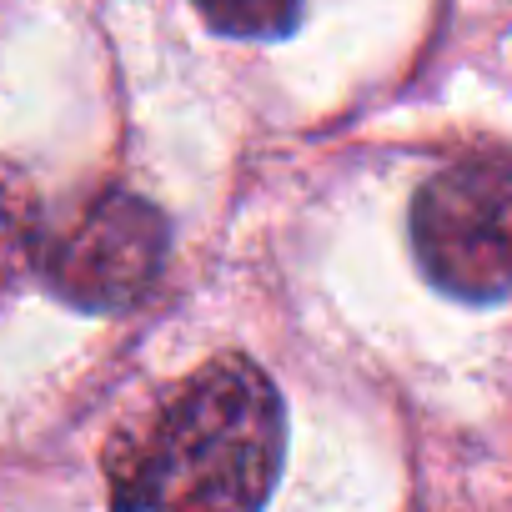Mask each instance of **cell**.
I'll use <instances>...</instances> for the list:
<instances>
[{"instance_id": "1", "label": "cell", "mask_w": 512, "mask_h": 512, "mask_svg": "<svg viewBox=\"0 0 512 512\" xmlns=\"http://www.w3.org/2000/svg\"><path fill=\"white\" fill-rule=\"evenodd\" d=\"M272 377L221 357L176 387L106 452L111 512H262L282 472Z\"/></svg>"}, {"instance_id": "2", "label": "cell", "mask_w": 512, "mask_h": 512, "mask_svg": "<svg viewBox=\"0 0 512 512\" xmlns=\"http://www.w3.org/2000/svg\"><path fill=\"white\" fill-rule=\"evenodd\" d=\"M412 256L432 287L462 302L512 297V166L452 161L407 211Z\"/></svg>"}, {"instance_id": "3", "label": "cell", "mask_w": 512, "mask_h": 512, "mask_svg": "<svg viewBox=\"0 0 512 512\" xmlns=\"http://www.w3.org/2000/svg\"><path fill=\"white\" fill-rule=\"evenodd\" d=\"M161 262H166V216L131 191L96 196L41 251V272L51 292L81 312H121L141 302Z\"/></svg>"}, {"instance_id": "4", "label": "cell", "mask_w": 512, "mask_h": 512, "mask_svg": "<svg viewBox=\"0 0 512 512\" xmlns=\"http://www.w3.org/2000/svg\"><path fill=\"white\" fill-rule=\"evenodd\" d=\"M206 26L226 31V36H282L287 26H297V11H277V6H262V11H211Z\"/></svg>"}]
</instances>
